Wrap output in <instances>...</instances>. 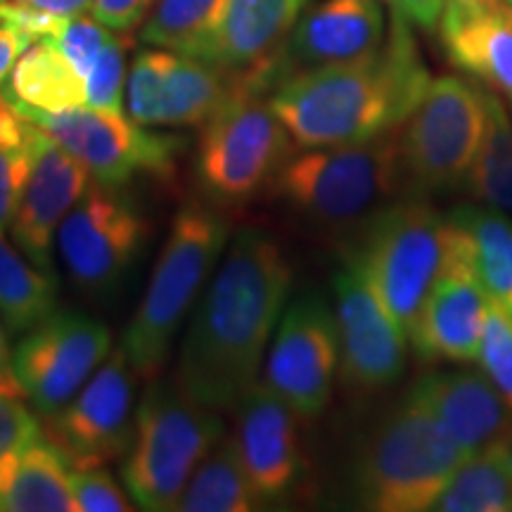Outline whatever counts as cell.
I'll return each instance as SVG.
<instances>
[{
    "instance_id": "1",
    "label": "cell",
    "mask_w": 512,
    "mask_h": 512,
    "mask_svg": "<svg viewBox=\"0 0 512 512\" xmlns=\"http://www.w3.org/2000/svg\"><path fill=\"white\" fill-rule=\"evenodd\" d=\"M292 287V266L271 235L242 228L190 313L176 382L202 406L235 408L256 384Z\"/></svg>"
},
{
    "instance_id": "2",
    "label": "cell",
    "mask_w": 512,
    "mask_h": 512,
    "mask_svg": "<svg viewBox=\"0 0 512 512\" xmlns=\"http://www.w3.org/2000/svg\"><path fill=\"white\" fill-rule=\"evenodd\" d=\"M432 83L411 22L392 8L382 48L361 60L290 76L268 93L299 150L351 145L392 133Z\"/></svg>"
},
{
    "instance_id": "3",
    "label": "cell",
    "mask_w": 512,
    "mask_h": 512,
    "mask_svg": "<svg viewBox=\"0 0 512 512\" xmlns=\"http://www.w3.org/2000/svg\"><path fill=\"white\" fill-rule=\"evenodd\" d=\"M230 242V221L209 202H188L178 211L145 297L121 339V349L138 375L155 380L169 358L183 320L214 275Z\"/></svg>"
},
{
    "instance_id": "4",
    "label": "cell",
    "mask_w": 512,
    "mask_h": 512,
    "mask_svg": "<svg viewBox=\"0 0 512 512\" xmlns=\"http://www.w3.org/2000/svg\"><path fill=\"white\" fill-rule=\"evenodd\" d=\"M465 458L430 408L408 392L361 446L351 489L373 512L432 510Z\"/></svg>"
},
{
    "instance_id": "5",
    "label": "cell",
    "mask_w": 512,
    "mask_h": 512,
    "mask_svg": "<svg viewBox=\"0 0 512 512\" xmlns=\"http://www.w3.org/2000/svg\"><path fill=\"white\" fill-rule=\"evenodd\" d=\"M223 420L176 380H155L136 408V432L121 479L140 510H178L192 472L219 444Z\"/></svg>"
},
{
    "instance_id": "6",
    "label": "cell",
    "mask_w": 512,
    "mask_h": 512,
    "mask_svg": "<svg viewBox=\"0 0 512 512\" xmlns=\"http://www.w3.org/2000/svg\"><path fill=\"white\" fill-rule=\"evenodd\" d=\"M268 195L302 219L344 228L403 197L396 131L351 145L294 152Z\"/></svg>"
},
{
    "instance_id": "7",
    "label": "cell",
    "mask_w": 512,
    "mask_h": 512,
    "mask_svg": "<svg viewBox=\"0 0 512 512\" xmlns=\"http://www.w3.org/2000/svg\"><path fill=\"white\" fill-rule=\"evenodd\" d=\"M294 147L268 95L235 79L226 102L202 124L195 181L209 204L238 209L271 190Z\"/></svg>"
},
{
    "instance_id": "8",
    "label": "cell",
    "mask_w": 512,
    "mask_h": 512,
    "mask_svg": "<svg viewBox=\"0 0 512 512\" xmlns=\"http://www.w3.org/2000/svg\"><path fill=\"white\" fill-rule=\"evenodd\" d=\"M486 131V88L463 76H437L396 128L403 197L463 190Z\"/></svg>"
},
{
    "instance_id": "9",
    "label": "cell",
    "mask_w": 512,
    "mask_h": 512,
    "mask_svg": "<svg viewBox=\"0 0 512 512\" xmlns=\"http://www.w3.org/2000/svg\"><path fill=\"white\" fill-rule=\"evenodd\" d=\"M446 216L422 197H399L368 216L356 256L403 332H411L444 259Z\"/></svg>"
},
{
    "instance_id": "10",
    "label": "cell",
    "mask_w": 512,
    "mask_h": 512,
    "mask_svg": "<svg viewBox=\"0 0 512 512\" xmlns=\"http://www.w3.org/2000/svg\"><path fill=\"white\" fill-rule=\"evenodd\" d=\"M46 131L79 162L93 183L126 190L138 178L171 181L176 176L183 138L147 131L124 114L76 107L67 112H19Z\"/></svg>"
},
{
    "instance_id": "11",
    "label": "cell",
    "mask_w": 512,
    "mask_h": 512,
    "mask_svg": "<svg viewBox=\"0 0 512 512\" xmlns=\"http://www.w3.org/2000/svg\"><path fill=\"white\" fill-rule=\"evenodd\" d=\"M150 223L124 190L88 185L57 233V252L72 283L107 297L138 264Z\"/></svg>"
},
{
    "instance_id": "12",
    "label": "cell",
    "mask_w": 512,
    "mask_h": 512,
    "mask_svg": "<svg viewBox=\"0 0 512 512\" xmlns=\"http://www.w3.org/2000/svg\"><path fill=\"white\" fill-rule=\"evenodd\" d=\"M486 306L489 294L479 280L470 233L446 214L444 259L408 332V342L425 363L477 361Z\"/></svg>"
},
{
    "instance_id": "13",
    "label": "cell",
    "mask_w": 512,
    "mask_h": 512,
    "mask_svg": "<svg viewBox=\"0 0 512 512\" xmlns=\"http://www.w3.org/2000/svg\"><path fill=\"white\" fill-rule=\"evenodd\" d=\"M136 368L124 349L105 363L67 406L46 415L43 437L60 448L74 470L124 458L136 432Z\"/></svg>"
},
{
    "instance_id": "14",
    "label": "cell",
    "mask_w": 512,
    "mask_h": 512,
    "mask_svg": "<svg viewBox=\"0 0 512 512\" xmlns=\"http://www.w3.org/2000/svg\"><path fill=\"white\" fill-rule=\"evenodd\" d=\"M112 354V335L100 320L55 311L29 330L12 351V370L38 415L67 406Z\"/></svg>"
},
{
    "instance_id": "15",
    "label": "cell",
    "mask_w": 512,
    "mask_h": 512,
    "mask_svg": "<svg viewBox=\"0 0 512 512\" xmlns=\"http://www.w3.org/2000/svg\"><path fill=\"white\" fill-rule=\"evenodd\" d=\"M382 3L384 0H316L302 12L266 67L242 79L268 95L290 76L375 53L389 31Z\"/></svg>"
},
{
    "instance_id": "16",
    "label": "cell",
    "mask_w": 512,
    "mask_h": 512,
    "mask_svg": "<svg viewBox=\"0 0 512 512\" xmlns=\"http://www.w3.org/2000/svg\"><path fill=\"white\" fill-rule=\"evenodd\" d=\"M339 335V370L354 392H380L406 370L408 335L370 285L354 254L332 280Z\"/></svg>"
},
{
    "instance_id": "17",
    "label": "cell",
    "mask_w": 512,
    "mask_h": 512,
    "mask_svg": "<svg viewBox=\"0 0 512 512\" xmlns=\"http://www.w3.org/2000/svg\"><path fill=\"white\" fill-rule=\"evenodd\" d=\"M339 370L335 311L306 294L283 311L266 356V384L299 418L313 420L328 408Z\"/></svg>"
},
{
    "instance_id": "18",
    "label": "cell",
    "mask_w": 512,
    "mask_h": 512,
    "mask_svg": "<svg viewBox=\"0 0 512 512\" xmlns=\"http://www.w3.org/2000/svg\"><path fill=\"white\" fill-rule=\"evenodd\" d=\"M235 79L216 64L166 48H145L126 76V114L140 126H202L226 102Z\"/></svg>"
},
{
    "instance_id": "19",
    "label": "cell",
    "mask_w": 512,
    "mask_h": 512,
    "mask_svg": "<svg viewBox=\"0 0 512 512\" xmlns=\"http://www.w3.org/2000/svg\"><path fill=\"white\" fill-rule=\"evenodd\" d=\"M29 152L31 174L10 233L19 252L38 268L50 271L62 221L76 207L93 178L36 124L29 128Z\"/></svg>"
},
{
    "instance_id": "20",
    "label": "cell",
    "mask_w": 512,
    "mask_h": 512,
    "mask_svg": "<svg viewBox=\"0 0 512 512\" xmlns=\"http://www.w3.org/2000/svg\"><path fill=\"white\" fill-rule=\"evenodd\" d=\"M235 420V446L261 503H280L304 472L297 418L266 382L242 396Z\"/></svg>"
},
{
    "instance_id": "21",
    "label": "cell",
    "mask_w": 512,
    "mask_h": 512,
    "mask_svg": "<svg viewBox=\"0 0 512 512\" xmlns=\"http://www.w3.org/2000/svg\"><path fill=\"white\" fill-rule=\"evenodd\" d=\"M411 394L430 408L467 458L512 441L508 403L484 373L470 368L434 370L413 384Z\"/></svg>"
},
{
    "instance_id": "22",
    "label": "cell",
    "mask_w": 512,
    "mask_h": 512,
    "mask_svg": "<svg viewBox=\"0 0 512 512\" xmlns=\"http://www.w3.org/2000/svg\"><path fill=\"white\" fill-rule=\"evenodd\" d=\"M313 0H230L204 62L238 79L266 67Z\"/></svg>"
},
{
    "instance_id": "23",
    "label": "cell",
    "mask_w": 512,
    "mask_h": 512,
    "mask_svg": "<svg viewBox=\"0 0 512 512\" xmlns=\"http://www.w3.org/2000/svg\"><path fill=\"white\" fill-rule=\"evenodd\" d=\"M439 38L453 67L512 100V17L508 10L501 5L465 10L446 0Z\"/></svg>"
},
{
    "instance_id": "24",
    "label": "cell",
    "mask_w": 512,
    "mask_h": 512,
    "mask_svg": "<svg viewBox=\"0 0 512 512\" xmlns=\"http://www.w3.org/2000/svg\"><path fill=\"white\" fill-rule=\"evenodd\" d=\"M74 467L43 434L0 458V512H74Z\"/></svg>"
},
{
    "instance_id": "25",
    "label": "cell",
    "mask_w": 512,
    "mask_h": 512,
    "mask_svg": "<svg viewBox=\"0 0 512 512\" xmlns=\"http://www.w3.org/2000/svg\"><path fill=\"white\" fill-rule=\"evenodd\" d=\"M0 95L17 112H67L88 107L86 81L50 38L31 43Z\"/></svg>"
},
{
    "instance_id": "26",
    "label": "cell",
    "mask_w": 512,
    "mask_h": 512,
    "mask_svg": "<svg viewBox=\"0 0 512 512\" xmlns=\"http://www.w3.org/2000/svg\"><path fill=\"white\" fill-rule=\"evenodd\" d=\"M439 512H512V441L465 458L434 501Z\"/></svg>"
},
{
    "instance_id": "27",
    "label": "cell",
    "mask_w": 512,
    "mask_h": 512,
    "mask_svg": "<svg viewBox=\"0 0 512 512\" xmlns=\"http://www.w3.org/2000/svg\"><path fill=\"white\" fill-rule=\"evenodd\" d=\"M261 505L233 434H223L200 467L192 472L178 510L183 512H252Z\"/></svg>"
},
{
    "instance_id": "28",
    "label": "cell",
    "mask_w": 512,
    "mask_h": 512,
    "mask_svg": "<svg viewBox=\"0 0 512 512\" xmlns=\"http://www.w3.org/2000/svg\"><path fill=\"white\" fill-rule=\"evenodd\" d=\"M57 311V280L0 233V320L10 335H27Z\"/></svg>"
},
{
    "instance_id": "29",
    "label": "cell",
    "mask_w": 512,
    "mask_h": 512,
    "mask_svg": "<svg viewBox=\"0 0 512 512\" xmlns=\"http://www.w3.org/2000/svg\"><path fill=\"white\" fill-rule=\"evenodd\" d=\"M230 0H157L140 41L204 60L219 34Z\"/></svg>"
},
{
    "instance_id": "30",
    "label": "cell",
    "mask_w": 512,
    "mask_h": 512,
    "mask_svg": "<svg viewBox=\"0 0 512 512\" xmlns=\"http://www.w3.org/2000/svg\"><path fill=\"white\" fill-rule=\"evenodd\" d=\"M475 245V264L491 302L512 316V219L484 204H463L451 211Z\"/></svg>"
},
{
    "instance_id": "31",
    "label": "cell",
    "mask_w": 512,
    "mask_h": 512,
    "mask_svg": "<svg viewBox=\"0 0 512 512\" xmlns=\"http://www.w3.org/2000/svg\"><path fill=\"white\" fill-rule=\"evenodd\" d=\"M463 190L484 207L512 214V119L498 93L486 91V131Z\"/></svg>"
},
{
    "instance_id": "32",
    "label": "cell",
    "mask_w": 512,
    "mask_h": 512,
    "mask_svg": "<svg viewBox=\"0 0 512 512\" xmlns=\"http://www.w3.org/2000/svg\"><path fill=\"white\" fill-rule=\"evenodd\" d=\"M29 128L31 121L27 119L15 131L0 133V233L10 230L15 221L31 174Z\"/></svg>"
},
{
    "instance_id": "33",
    "label": "cell",
    "mask_w": 512,
    "mask_h": 512,
    "mask_svg": "<svg viewBox=\"0 0 512 512\" xmlns=\"http://www.w3.org/2000/svg\"><path fill=\"white\" fill-rule=\"evenodd\" d=\"M477 361L512 413V316L491 299L486 306Z\"/></svg>"
},
{
    "instance_id": "34",
    "label": "cell",
    "mask_w": 512,
    "mask_h": 512,
    "mask_svg": "<svg viewBox=\"0 0 512 512\" xmlns=\"http://www.w3.org/2000/svg\"><path fill=\"white\" fill-rule=\"evenodd\" d=\"M126 57L124 43L117 36L102 48L93 69L86 76L88 107L100 112L124 114V86H126Z\"/></svg>"
},
{
    "instance_id": "35",
    "label": "cell",
    "mask_w": 512,
    "mask_h": 512,
    "mask_svg": "<svg viewBox=\"0 0 512 512\" xmlns=\"http://www.w3.org/2000/svg\"><path fill=\"white\" fill-rule=\"evenodd\" d=\"M114 36H117V31L105 27V24L98 22L93 15H79L67 19V22L48 38L62 50L64 57L74 64L76 72H79L83 76V81H86V76L93 69L95 60L100 57L102 48H105Z\"/></svg>"
},
{
    "instance_id": "36",
    "label": "cell",
    "mask_w": 512,
    "mask_h": 512,
    "mask_svg": "<svg viewBox=\"0 0 512 512\" xmlns=\"http://www.w3.org/2000/svg\"><path fill=\"white\" fill-rule=\"evenodd\" d=\"M74 512H124L133 510L131 496L102 467L72 472Z\"/></svg>"
},
{
    "instance_id": "37",
    "label": "cell",
    "mask_w": 512,
    "mask_h": 512,
    "mask_svg": "<svg viewBox=\"0 0 512 512\" xmlns=\"http://www.w3.org/2000/svg\"><path fill=\"white\" fill-rule=\"evenodd\" d=\"M43 434L38 418L31 413L27 396L19 387L0 389V458L12 448L24 446L27 441Z\"/></svg>"
},
{
    "instance_id": "38",
    "label": "cell",
    "mask_w": 512,
    "mask_h": 512,
    "mask_svg": "<svg viewBox=\"0 0 512 512\" xmlns=\"http://www.w3.org/2000/svg\"><path fill=\"white\" fill-rule=\"evenodd\" d=\"M157 0H93L91 15L117 34H128L143 24Z\"/></svg>"
},
{
    "instance_id": "39",
    "label": "cell",
    "mask_w": 512,
    "mask_h": 512,
    "mask_svg": "<svg viewBox=\"0 0 512 512\" xmlns=\"http://www.w3.org/2000/svg\"><path fill=\"white\" fill-rule=\"evenodd\" d=\"M31 43H36L27 31H22L15 24L0 22V91H3L5 81L15 69L19 57L27 53Z\"/></svg>"
},
{
    "instance_id": "40",
    "label": "cell",
    "mask_w": 512,
    "mask_h": 512,
    "mask_svg": "<svg viewBox=\"0 0 512 512\" xmlns=\"http://www.w3.org/2000/svg\"><path fill=\"white\" fill-rule=\"evenodd\" d=\"M392 8L401 12L415 27L434 31L439 27L441 12L446 8V0H394Z\"/></svg>"
},
{
    "instance_id": "41",
    "label": "cell",
    "mask_w": 512,
    "mask_h": 512,
    "mask_svg": "<svg viewBox=\"0 0 512 512\" xmlns=\"http://www.w3.org/2000/svg\"><path fill=\"white\" fill-rule=\"evenodd\" d=\"M12 3L24 5V8L46 12V15L60 17V19H72L79 15H86V10H91L93 0H12Z\"/></svg>"
},
{
    "instance_id": "42",
    "label": "cell",
    "mask_w": 512,
    "mask_h": 512,
    "mask_svg": "<svg viewBox=\"0 0 512 512\" xmlns=\"http://www.w3.org/2000/svg\"><path fill=\"white\" fill-rule=\"evenodd\" d=\"M5 325L3 320H0V389L3 387H19L17 377H15V370H12V356H10V349H8V339H5ZM22 389V387H19Z\"/></svg>"
},
{
    "instance_id": "43",
    "label": "cell",
    "mask_w": 512,
    "mask_h": 512,
    "mask_svg": "<svg viewBox=\"0 0 512 512\" xmlns=\"http://www.w3.org/2000/svg\"><path fill=\"white\" fill-rule=\"evenodd\" d=\"M451 3H456L465 10H486V8H496V5H501L498 0H451Z\"/></svg>"
},
{
    "instance_id": "44",
    "label": "cell",
    "mask_w": 512,
    "mask_h": 512,
    "mask_svg": "<svg viewBox=\"0 0 512 512\" xmlns=\"http://www.w3.org/2000/svg\"><path fill=\"white\" fill-rule=\"evenodd\" d=\"M384 3H387V5H394V0H384Z\"/></svg>"
},
{
    "instance_id": "45",
    "label": "cell",
    "mask_w": 512,
    "mask_h": 512,
    "mask_svg": "<svg viewBox=\"0 0 512 512\" xmlns=\"http://www.w3.org/2000/svg\"><path fill=\"white\" fill-rule=\"evenodd\" d=\"M508 15H510V17H512V8H508Z\"/></svg>"
},
{
    "instance_id": "46",
    "label": "cell",
    "mask_w": 512,
    "mask_h": 512,
    "mask_svg": "<svg viewBox=\"0 0 512 512\" xmlns=\"http://www.w3.org/2000/svg\"><path fill=\"white\" fill-rule=\"evenodd\" d=\"M505 3H510V5H512V0H505Z\"/></svg>"
},
{
    "instance_id": "47",
    "label": "cell",
    "mask_w": 512,
    "mask_h": 512,
    "mask_svg": "<svg viewBox=\"0 0 512 512\" xmlns=\"http://www.w3.org/2000/svg\"><path fill=\"white\" fill-rule=\"evenodd\" d=\"M5 3V0H0V5H3Z\"/></svg>"
},
{
    "instance_id": "48",
    "label": "cell",
    "mask_w": 512,
    "mask_h": 512,
    "mask_svg": "<svg viewBox=\"0 0 512 512\" xmlns=\"http://www.w3.org/2000/svg\"><path fill=\"white\" fill-rule=\"evenodd\" d=\"M510 102H512V100H510Z\"/></svg>"
}]
</instances>
